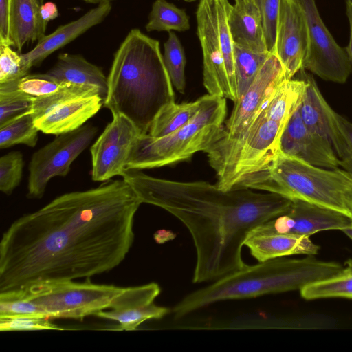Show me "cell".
Masks as SVG:
<instances>
[{
  "label": "cell",
  "instance_id": "cell-1",
  "mask_svg": "<svg viewBox=\"0 0 352 352\" xmlns=\"http://www.w3.org/2000/svg\"><path fill=\"white\" fill-rule=\"evenodd\" d=\"M141 204L124 179H109L22 215L0 241V294L112 270L133 243Z\"/></svg>",
  "mask_w": 352,
  "mask_h": 352
},
{
  "label": "cell",
  "instance_id": "cell-2",
  "mask_svg": "<svg viewBox=\"0 0 352 352\" xmlns=\"http://www.w3.org/2000/svg\"><path fill=\"white\" fill-rule=\"evenodd\" d=\"M121 177L142 204L166 210L187 228L197 254L194 283L215 281L244 267L241 250L250 233L292 204L276 193L224 190L208 182L160 179L140 170H126Z\"/></svg>",
  "mask_w": 352,
  "mask_h": 352
},
{
  "label": "cell",
  "instance_id": "cell-3",
  "mask_svg": "<svg viewBox=\"0 0 352 352\" xmlns=\"http://www.w3.org/2000/svg\"><path fill=\"white\" fill-rule=\"evenodd\" d=\"M104 107L129 119L148 134L160 109L175 101L173 85L160 42L140 30H130L114 54L107 76Z\"/></svg>",
  "mask_w": 352,
  "mask_h": 352
},
{
  "label": "cell",
  "instance_id": "cell-4",
  "mask_svg": "<svg viewBox=\"0 0 352 352\" xmlns=\"http://www.w3.org/2000/svg\"><path fill=\"white\" fill-rule=\"evenodd\" d=\"M334 261H324L314 255L302 258L278 257L246 265L208 286L193 292L175 305V318L185 316L212 303L226 300L300 290L305 286L330 277L342 268Z\"/></svg>",
  "mask_w": 352,
  "mask_h": 352
},
{
  "label": "cell",
  "instance_id": "cell-5",
  "mask_svg": "<svg viewBox=\"0 0 352 352\" xmlns=\"http://www.w3.org/2000/svg\"><path fill=\"white\" fill-rule=\"evenodd\" d=\"M351 187L352 173L343 168L319 167L280 153L265 168L248 175L234 188L276 193L350 217L346 195Z\"/></svg>",
  "mask_w": 352,
  "mask_h": 352
},
{
  "label": "cell",
  "instance_id": "cell-6",
  "mask_svg": "<svg viewBox=\"0 0 352 352\" xmlns=\"http://www.w3.org/2000/svg\"><path fill=\"white\" fill-rule=\"evenodd\" d=\"M226 111L225 98L206 94L201 109L182 127L160 138L140 134L131 149L126 170L160 168L205 152L219 136Z\"/></svg>",
  "mask_w": 352,
  "mask_h": 352
},
{
  "label": "cell",
  "instance_id": "cell-7",
  "mask_svg": "<svg viewBox=\"0 0 352 352\" xmlns=\"http://www.w3.org/2000/svg\"><path fill=\"white\" fill-rule=\"evenodd\" d=\"M232 5L228 0H200L197 34L203 53L204 85L210 95L239 99L234 42L228 25Z\"/></svg>",
  "mask_w": 352,
  "mask_h": 352
},
{
  "label": "cell",
  "instance_id": "cell-8",
  "mask_svg": "<svg viewBox=\"0 0 352 352\" xmlns=\"http://www.w3.org/2000/svg\"><path fill=\"white\" fill-rule=\"evenodd\" d=\"M124 288L96 284L90 280H67L36 285L16 294H0L25 297L36 305L44 316L50 319L82 320L109 309Z\"/></svg>",
  "mask_w": 352,
  "mask_h": 352
},
{
  "label": "cell",
  "instance_id": "cell-9",
  "mask_svg": "<svg viewBox=\"0 0 352 352\" xmlns=\"http://www.w3.org/2000/svg\"><path fill=\"white\" fill-rule=\"evenodd\" d=\"M103 104L97 87L72 84L56 94L35 98L32 115L40 131L57 135L82 126Z\"/></svg>",
  "mask_w": 352,
  "mask_h": 352
},
{
  "label": "cell",
  "instance_id": "cell-10",
  "mask_svg": "<svg viewBox=\"0 0 352 352\" xmlns=\"http://www.w3.org/2000/svg\"><path fill=\"white\" fill-rule=\"evenodd\" d=\"M98 132L91 124L56 135L32 156L28 169V199H41L49 182L66 176L74 161L90 145Z\"/></svg>",
  "mask_w": 352,
  "mask_h": 352
},
{
  "label": "cell",
  "instance_id": "cell-11",
  "mask_svg": "<svg viewBox=\"0 0 352 352\" xmlns=\"http://www.w3.org/2000/svg\"><path fill=\"white\" fill-rule=\"evenodd\" d=\"M298 1L305 12L309 34L302 68L324 80L344 83L352 72L346 49L336 43L324 24L315 0Z\"/></svg>",
  "mask_w": 352,
  "mask_h": 352
},
{
  "label": "cell",
  "instance_id": "cell-12",
  "mask_svg": "<svg viewBox=\"0 0 352 352\" xmlns=\"http://www.w3.org/2000/svg\"><path fill=\"white\" fill-rule=\"evenodd\" d=\"M140 132L136 126L122 115H113L102 133L90 148L91 179L105 182L122 176L131 149Z\"/></svg>",
  "mask_w": 352,
  "mask_h": 352
},
{
  "label": "cell",
  "instance_id": "cell-13",
  "mask_svg": "<svg viewBox=\"0 0 352 352\" xmlns=\"http://www.w3.org/2000/svg\"><path fill=\"white\" fill-rule=\"evenodd\" d=\"M351 221L349 216L338 211L303 200L293 199L287 212L258 226L250 235L288 234L309 237L322 231H341Z\"/></svg>",
  "mask_w": 352,
  "mask_h": 352
},
{
  "label": "cell",
  "instance_id": "cell-14",
  "mask_svg": "<svg viewBox=\"0 0 352 352\" xmlns=\"http://www.w3.org/2000/svg\"><path fill=\"white\" fill-rule=\"evenodd\" d=\"M309 42L305 12L298 0H280L274 53L287 80L303 67Z\"/></svg>",
  "mask_w": 352,
  "mask_h": 352
},
{
  "label": "cell",
  "instance_id": "cell-15",
  "mask_svg": "<svg viewBox=\"0 0 352 352\" xmlns=\"http://www.w3.org/2000/svg\"><path fill=\"white\" fill-rule=\"evenodd\" d=\"M286 80L281 63L274 54L270 53L249 88L234 102L231 114L217 140L228 139L238 135Z\"/></svg>",
  "mask_w": 352,
  "mask_h": 352
},
{
  "label": "cell",
  "instance_id": "cell-16",
  "mask_svg": "<svg viewBox=\"0 0 352 352\" xmlns=\"http://www.w3.org/2000/svg\"><path fill=\"white\" fill-rule=\"evenodd\" d=\"M160 292V287L156 283L124 287L109 310L100 311L96 316L117 321L118 330H135L144 321L160 319L170 312L168 308L154 303Z\"/></svg>",
  "mask_w": 352,
  "mask_h": 352
},
{
  "label": "cell",
  "instance_id": "cell-17",
  "mask_svg": "<svg viewBox=\"0 0 352 352\" xmlns=\"http://www.w3.org/2000/svg\"><path fill=\"white\" fill-rule=\"evenodd\" d=\"M280 151L283 155L319 167H340V160L331 141L305 126L298 107L285 126L280 140Z\"/></svg>",
  "mask_w": 352,
  "mask_h": 352
},
{
  "label": "cell",
  "instance_id": "cell-18",
  "mask_svg": "<svg viewBox=\"0 0 352 352\" xmlns=\"http://www.w3.org/2000/svg\"><path fill=\"white\" fill-rule=\"evenodd\" d=\"M111 8L110 1L101 2L78 19L62 25L52 33L45 35L32 50L21 54L25 74H29L32 67L39 65L51 54L100 23L111 12Z\"/></svg>",
  "mask_w": 352,
  "mask_h": 352
},
{
  "label": "cell",
  "instance_id": "cell-19",
  "mask_svg": "<svg viewBox=\"0 0 352 352\" xmlns=\"http://www.w3.org/2000/svg\"><path fill=\"white\" fill-rule=\"evenodd\" d=\"M228 25L234 44L255 52H270L261 14L253 0H235Z\"/></svg>",
  "mask_w": 352,
  "mask_h": 352
},
{
  "label": "cell",
  "instance_id": "cell-20",
  "mask_svg": "<svg viewBox=\"0 0 352 352\" xmlns=\"http://www.w3.org/2000/svg\"><path fill=\"white\" fill-rule=\"evenodd\" d=\"M244 245L259 262L292 255H315L320 250L309 236L288 234L250 235Z\"/></svg>",
  "mask_w": 352,
  "mask_h": 352
},
{
  "label": "cell",
  "instance_id": "cell-21",
  "mask_svg": "<svg viewBox=\"0 0 352 352\" xmlns=\"http://www.w3.org/2000/svg\"><path fill=\"white\" fill-rule=\"evenodd\" d=\"M41 5L39 0H10V38L18 52L27 43L45 35L47 24L41 16Z\"/></svg>",
  "mask_w": 352,
  "mask_h": 352
},
{
  "label": "cell",
  "instance_id": "cell-22",
  "mask_svg": "<svg viewBox=\"0 0 352 352\" xmlns=\"http://www.w3.org/2000/svg\"><path fill=\"white\" fill-rule=\"evenodd\" d=\"M45 74L60 82L97 87L104 101L107 95V76L100 67L80 54H59L56 63Z\"/></svg>",
  "mask_w": 352,
  "mask_h": 352
},
{
  "label": "cell",
  "instance_id": "cell-23",
  "mask_svg": "<svg viewBox=\"0 0 352 352\" xmlns=\"http://www.w3.org/2000/svg\"><path fill=\"white\" fill-rule=\"evenodd\" d=\"M297 74L305 82L298 106L301 119L309 129L329 140L328 111L330 106L311 74L303 68Z\"/></svg>",
  "mask_w": 352,
  "mask_h": 352
},
{
  "label": "cell",
  "instance_id": "cell-24",
  "mask_svg": "<svg viewBox=\"0 0 352 352\" xmlns=\"http://www.w3.org/2000/svg\"><path fill=\"white\" fill-rule=\"evenodd\" d=\"M204 99L205 95L194 102L177 104L174 101L166 104L156 115L148 134L160 138L182 127L199 111Z\"/></svg>",
  "mask_w": 352,
  "mask_h": 352
},
{
  "label": "cell",
  "instance_id": "cell-25",
  "mask_svg": "<svg viewBox=\"0 0 352 352\" xmlns=\"http://www.w3.org/2000/svg\"><path fill=\"white\" fill-rule=\"evenodd\" d=\"M345 267L334 275L311 283L300 290L307 300L342 298L352 299V258L345 262Z\"/></svg>",
  "mask_w": 352,
  "mask_h": 352
},
{
  "label": "cell",
  "instance_id": "cell-26",
  "mask_svg": "<svg viewBox=\"0 0 352 352\" xmlns=\"http://www.w3.org/2000/svg\"><path fill=\"white\" fill-rule=\"evenodd\" d=\"M329 138L340 167L352 173V122L330 107L328 111Z\"/></svg>",
  "mask_w": 352,
  "mask_h": 352
},
{
  "label": "cell",
  "instance_id": "cell-27",
  "mask_svg": "<svg viewBox=\"0 0 352 352\" xmlns=\"http://www.w3.org/2000/svg\"><path fill=\"white\" fill-rule=\"evenodd\" d=\"M145 28L148 32L186 31L190 29L189 16L184 10L166 0H155Z\"/></svg>",
  "mask_w": 352,
  "mask_h": 352
},
{
  "label": "cell",
  "instance_id": "cell-28",
  "mask_svg": "<svg viewBox=\"0 0 352 352\" xmlns=\"http://www.w3.org/2000/svg\"><path fill=\"white\" fill-rule=\"evenodd\" d=\"M38 131L32 111L25 113L0 126V148H8L16 144L34 147L38 142Z\"/></svg>",
  "mask_w": 352,
  "mask_h": 352
},
{
  "label": "cell",
  "instance_id": "cell-29",
  "mask_svg": "<svg viewBox=\"0 0 352 352\" xmlns=\"http://www.w3.org/2000/svg\"><path fill=\"white\" fill-rule=\"evenodd\" d=\"M270 53L272 52H255L234 43L235 75L239 99L249 88Z\"/></svg>",
  "mask_w": 352,
  "mask_h": 352
},
{
  "label": "cell",
  "instance_id": "cell-30",
  "mask_svg": "<svg viewBox=\"0 0 352 352\" xmlns=\"http://www.w3.org/2000/svg\"><path fill=\"white\" fill-rule=\"evenodd\" d=\"M35 98L16 89L12 83L0 84V126L32 111Z\"/></svg>",
  "mask_w": 352,
  "mask_h": 352
},
{
  "label": "cell",
  "instance_id": "cell-31",
  "mask_svg": "<svg viewBox=\"0 0 352 352\" xmlns=\"http://www.w3.org/2000/svg\"><path fill=\"white\" fill-rule=\"evenodd\" d=\"M164 49V60L173 85L178 91L184 93L186 56L182 45L174 32H168Z\"/></svg>",
  "mask_w": 352,
  "mask_h": 352
},
{
  "label": "cell",
  "instance_id": "cell-32",
  "mask_svg": "<svg viewBox=\"0 0 352 352\" xmlns=\"http://www.w3.org/2000/svg\"><path fill=\"white\" fill-rule=\"evenodd\" d=\"M17 89L38 98L56 94L73 83L56 81L44 74H28L18 80L10 82Z\"/></svg>",
  "mask_w": 352,
  "mask_h": 352
},
{
  "label": "cell",
  "instance_id": "cell-33",
  "mask_svg": "<svg viewBox=\"0 0 352 352\" xmlns=\"http://www.w3.org/2000/svg\"><path fill=\"white\" fill-rule=\"evenodd\" d=\"M24 160L19 151H12L0 158V190L10 195L18 187L23 177Z\"/></svg>",
  "mask_w": 352,
  "mask_h": 352
},
{
  "label": "cell",
  "instance_id": "cell-34",
  "mask_svg": "<svg viewBox=\"0 0 352 352\" xmlns=\"http://www.w3.org/2000/svg\"><path fill=\"white\" fill-rule=\"evenodd\" d=\"M261 18L267 50L274 53L280 0H253Z\"/></svg>",
  "mask_w": 352,
  "mask_h": 352
},
{
  "label": "cell",
  "instance_id": "cell-35",
  "mask_svg": "<svg viewBox=\"0 0 352 352\" xmlns=\"http://www.w3.org/2000/svg\"><path fill=\"white\" fill-rule=\"evenodd\" d=\"M52 323L50 318L41 316H20L0 318V331L63 330Z\"/></svg>",
  "mask_w": 352,
  "mask_h": 352
},
{
  "label": "cell",
  "instance_id": "cell-36",
  "mask_svg": "<svg viewBox=\"0 0 352 352\" xmlns=\"http://www.w3.org/2000/svg\"><path fill=\"white\" fill-rule=\"evenodd\" d=\"M26 75L21 54L12 50L11 46L0 45V84L18 80Z\"/></svg>",
  "mask_w": 352,
  "mask_h": 352
},
{
  "label": "cell",
  "instance_id": "cell-37",
  "mask_svg": "<svg viewBox=\"0 0 352 352\" xmlns=\"http://www.w3.org/2000/svg\"><path fill=\"white\" fill-rule=\"evenodd\" d=\"M10 0H0V45L12 46L10 38Z\"/></svg>",
  "mask_w": 352,
  "mask_h": 352
},
{
  "label": "cell",
  "instance_id": "cell-38",
  "mask_svg": "<svg viewBox=\"0 0 352 352\" xmlns=\"http://www.w3.org/2000/svg\"><path fill=\"white\" fill-rule=\"evenodd\" d=\"M41 16L45 23L58 17V11L57 6L52 2L43 3L41 7Z\"/></svg>",
  "mask_w": 352,
  "mask_h": 352
},
{
  "label": "cell",
  "instance_id": "cell-39",
  "mask_svg": "<svg viewBox=\"0 0 352 352\" xmlns=\"http://www.w3.org/2000/svg\"><path fill=\"white\" fill-rule=\"evenodd\" d=\"M346 15L349 22L350 27V36H349V42L346 47H345L346 52L348 54L352 68V0H346Z\"/></svg>",
  "mask_w": 352,
  "mask_h": 352
},
{
  "label": "cell",
  "instance_id": "cell-40",
  "mask_svg": "<svg viewBox=\"0 0 352 352\" xmlns=\"http://www.w3.org/2000/svg\"><path fill=\"white\" fill-rule=\"evenodd\" d=\"M346 200L350 217L352 219V187L346 192Z\"/></svg>",
  "mask_w": 352,
  "mask_h": 352
},
{
  "label": "cell",
  "instance_id": "cell-41",
  "mask_svg": "<svg viewBox=\"0 0 352 352\" xmlns=\"http://www.w3.org/2000/svg\"><path fill=\"white\" fill-rule=\"evenodd\" d=\"M341 231L352 240V221L349 226L343 228Z\"/></svg>",
  "mask_w": 352,
  "mask_h": 352
},
{
  "label": "cell",
  "instance_id": "cell-42",
  "mask_svg": "<svg viewBox=\"0 0 352 352\" xmlns=\"http://www.w3.org/2000/svg\"><path fill=\"white\" fill-rule=\"evenodd\" d=\"M113 0H91V3H100L104 1H111Z\"/></svg>",
  "mask_w": 352,
  "mask_h": 352
},
{
  "label": "cell",
  "instance_id": "cell-43",
  "mask_svg": "<svg viewBox=\"0 0 352 352\" xmlns=\"http://www.w3.org/2000/svg\"><path fill=\"white\" fill-rule=\"evenodd\" d=\"M82 1L87 2V3H91V0H82Z\"/></svg>",
  "mask_w": 352,
  "mask_h": 352
},
{
  "label": "cell",
  "instance_id": "cell-44",
  "mask_svg": "<svg viewBox=\"0 0 352 352\" xmlns=\"http://www.w3.org/2000/svg\"><path fill=\"white\" fill-rule=\"evenodd\" d=\"M184 1H187V2H192V1H195V0H184Z\"/></svg>",
  "mask_w": 352,
  "mask_h": 352
},
{
  "label": "cell",
  "instance_id": "cell-45",
  "mask_svg": "<svg viewBox=\"0 0 352 352\" xmlns=\"http://www.w3.org/2000/svg\"><path fill=\"white\" fill-rule=\"evenodd\" d=\"M39 1L43 4V2L44 0H39Z\"/></svg>",
  "mask_w": 352,
  "mask_h": 352
}]
</instances>
